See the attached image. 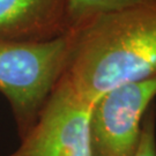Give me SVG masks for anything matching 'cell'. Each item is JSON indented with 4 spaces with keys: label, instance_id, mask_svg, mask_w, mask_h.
<instances>
[{
    "label": "cell",
    "instance_id": "1",
    "mask_svg": "<svg viewBox=\"0 0 156 156\" xmlns=\"http://www.w3.org/2000/svg\"><path fill=\"white\" fill-rule=\"evenodd\" d=\"M72 33L62 76L93 105L110 90L156 74V1L97 15Z\"/></svg>",
    "mask_w": 156,
    "mask_h": 156
},
{
    "label": "cell",
    "instance_id": "2",
    "mask_svg": "<svg viewBox=\"0 0 156 156\" xmlns=\"http://www.w3.org/2000/svg\"><path fill=\"white\" fill-rule=\"evenodd\" d=\"M73 42L72 31L42 42L0 38V93L9 102L22 136L62 76Z\"/></svg>",
    "mask_w": 156,
    "mask_h": 156
},
{
    "label": "cell",
    "instance_id": "3",
    "mask_svg": "<svg viewBox=\"0 0 156 156\" xmlns=\"http://www.w3.org/2000/svg\"><path fill=\"white\" fill-rule=\"evenodd\" d=\"M93 104L79 96L64 76L51 93L22 144L9 156H93Z\"/></svg>",
    "mask_w": 156,
    "mask_h": 156
},
{
    "label": "cell",
    "instance_id": "4",
    "mask_svg": "<svg viewBox=\"0 0 156 156\" xmlns=\"http://www.w3.org/2000/svg\"><path fill=\"white\" fill-rule=\"evenodd\" d=\"M156 98V74L110 90L90 113L93 156H133L146 111Z\"/></svg>",
    "mask_w": 156,
    "mask_h": 156
},
{
    "label": "cell",
    "instance_id": "5",
    "mask_svg": "<svg viewBox=\"0 0 156 156\" xmlns=\"http://www.w3.org/2000/svg\"><path fill=\"white\" fill-rule=\"evenodd\" d=\"M68 0H0V38L42 42L66 34Z\"/></svg>",
    "mask_w": 156,
    "mask_h": 156
},
{
    "label": "cell",
    "instance_id": "6",
    "mask_svg": "<svg viewBox=\"0 0 156 156\" xmlns=\"http://www.w3.org/2000/svg\"><path fill=\"white\" fill-rule=\"evenodd\" d=\"M156 0H68L66 31H74L97 15Z\"/></svg>",
    "mask_w": 156,
    "mask_h": 156
},
{
    "label": "cell",
    "instance_id": "7",
    "mask_svg": "<svg viewBox=\"0 0 156 156\" xmlns=\"http://www.w3.org/2000/svg\"><path fill=\"white\" fill-rule=\"evenodd\" d=\"M133 156H156V104L153 102L146 111L139 144Z\"/></svg>",
    "mask_w": 156,
    "mask_h": 156
}]
</instances>
